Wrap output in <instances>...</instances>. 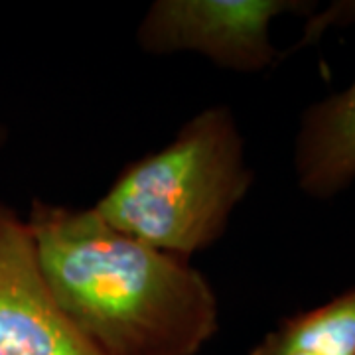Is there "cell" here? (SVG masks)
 Wrapping results in <instances>:
<instances>
[{
	"label": "cell",
	"mask_w": 355,
	"mask_h": 355,
	"mask_svg": "<svg viewBox=\"0 0 355 355\" xmlns=\"http://www.w3.org/2000/svg\"><path fill=\"white\" fill-rule=\"evenodd\" d=\"M26 221L53 302L103 355H198L219 330L216 291L191 261L93 207L34 200Z\"/></svg>",
	"instance_id": "obj_1"
},
{
	"label": "cell",
	"mask_w": 355,
	"mask_h": 355,
	"mask_svg": "<svg viewBox=\"0 0 355 355\" xmlns=\"http://www.w3.org/2000/svg\"><path fill=\"white\" fill-rule=\"evenodd\" d=\"M0 140H2V130H0Z\"/></svg>",
	"instance_id": "obj_7"
},
{
	"label": "cell",
	"mask_w": 355,
	"mask_h": 355,
	"mask_svg": "<svg viewBox=\"0 0 355 355\" xmlns=\"http://www.w3.org/2000/svg\"><path fill=\"white\" fill-rule=\"evenodd\" d=\"M314 14L302 0H156L139 26L146 53L196 51L237 73H261L277 64L270 22L280 14Z\"/></svg>",
	"instance_id": "obj_3"
},
{
	"label": "cell",
	"mask_w": 355,
	"mask_h": 355,
	"mask_svg": "<svg viewBox=\"0 0 355 355\" xmlns=\"http://www.w3.org/2000/svg\"><path fill=\"white\" fill-rule=\"evenodd\" d=\"M247 355H355V286L280 320Z\"/></svg>",
	"instance_id": "obj_6"
},
{
	"label": "cell",
	"mask_w": 355,
	"mask_h": 355,
	"mask_svg": "<svg viewBox=\"0 0 355 355\" xmlns=\"http://www.w3.org/2000/svg\"><path fill=\"white\" fill-rule=\"evenodd\" d=\"M355 24V0H340L310 16L296 48L316 42L331 26ZM298 188L312 200H331L355 184V81L310 105L294 140Z\"/></svg>",
	"instance_id": "obj_5"
},
{
	"label": "cell",
	"mask_w": 355,
	"mask_h": 355,
	"mask_svg": "<svg viewBox=\"0 0 355 355\" xmlns=\"http://www.w3.org/2000/svg\"><path fill=\"white\" fill-rule=\"evenodd\" d=\"M253 178L235 116L216 105L166 146L128 162L93 209L140 243L191 261L225 235Z\"/></svg>",
	"instance_id": "obj_2"
},
{
	"label": "cell",
	"mask_w": 355,
	"mask_h": 355,
	"mask_svg": "<svg viewBox=\"0 0 355 355\" xmlns=\"http://www.w3.org/2000/svg\"><path fill=\"white\" fill-rule=\"evenodd\" d=\"M0 355H103L55 306L28 221L2 202Z\"/></svg>",
	"instance_id": "obj_4"
}]
</instances>
